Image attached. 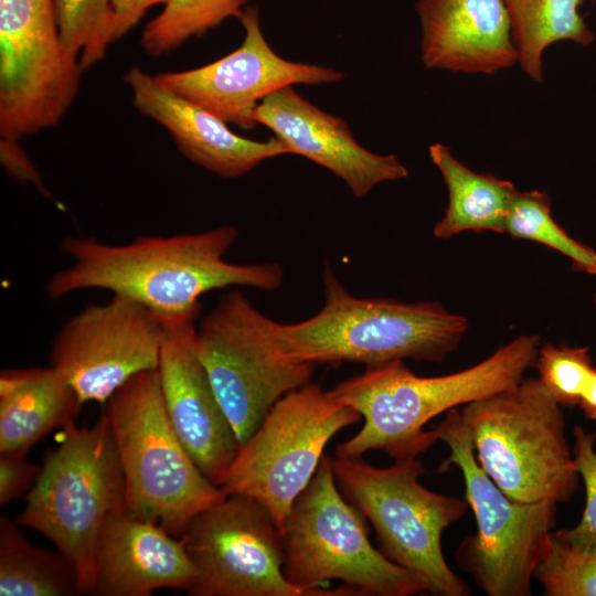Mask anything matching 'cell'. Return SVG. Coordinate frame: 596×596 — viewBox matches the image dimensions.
I'll list each match as a JSON object with an SVG mask.
<instances>
[{"label":"cell","instance_id":"44dd1931","mask_svg":"<svg viewBox=\"0 0 596 596\" xmlns=\"http://www.w3.org/2000/svg\"><path fill=\"white\" fill-rule=\"evenodd\" d=\"M447 187L448 203L434 235L449 238L466 231L504 233L510 204L518 189L511 181L471 170L444 143L428 148Z\"/></svg>","mask_w":596,"mask_h":596},{"label":"cell","instance_id":"836d02e7","mask_svg":"<svg viewBox=\"0 0 596 596\" xmlns=\"http://www.w3.org/2000/svg\"><path fill=\"white\" fill-rule=\"evenodd\" d=\"M594 302L596 304V294L594 295Z\"/></svg>","mask_w":596,"mask_h":596},{"label":"cell","instance_id":"5bb4252c","mask_svg":"<svg viewBox=\"0 0 596 596\" xmlns=\"http://www.w3.org/2000/svg\"><path fill=\"white\" fill-rule=\"evenodd\" d=\"M238 20L244 38L236 50L210 64L158 73L155 78L167 89L244 130L256 128V107L273 92L295 85H330L344 78L342 71L278 55L265 38L257 6L248 4Z\"/></svg>","mask_w":596,"mask_h":596},{"label":"cell","instance_id":"83f0119b","mask_svg":"<svg viewBox=\"0 0 596 596\" xmlns=\"http://www.w3.org/2000/svg\"><path fill=\"white\" fill-rule=\"evenodd\" d=\"M534 366L540 381L562 407H578L595 369L588 347L552 343L540 347Z\"/></svg>","mask_w":596,"mask_h":596},{"label":"cell","instance_id":"52a82bcc","mask_svg":"<svg viewBox=\"0 0 596 596\" xmlns=\"http://www.w3.org/2000/svg\"><path fill=\"white\" fill-rule=\"evenodd\" d=\"M126 487V510L181 538L201 510L226 494L199 469L169 419L158 369L105 403Z\"/></svg>","mask_w":596,"mask_h":596},{"label":"cell","instance_id":"e0dca14e","mask_svg":"<svg viewBox=\"0 0 596 596\" xmlns=\"http://www.w3.org/2000/svg\"><path fill=\"white\" fill-rule=\"evenodd\" d=\"M124 81L135 108L161 125L189 161L220 178L235 179L265 160L291 155L276 136L257 141L234 134L226 121L167 89L138 66L130 67Z\"/></svg>","mask_w":596,"mask_h":596},{"label":"cell","instance_id":"30bf717a","mask_svg":"<svg viewBox=\"0 0 596 596\" xmlns=\"http://www.w3.org/2000/svg\"><path fill=\"white\" fill-rule=\"evenodd\" d=\"M362 416L311 381L280 397L216 481L224 494L263 504L283 531L328 441Z\"/></svg>","mask_w":596,"mask_h":596},{"label":"cell","instance_id":"6da1fadb","mask_svg":"<svg viewBox=\"0 0 596 596\" xmlns=\"http://www.w3.org/2000/svg\"><path fill=\"white\" fill-rule=\"evenodd\" d=\"M237 236L232 225L200 233L143 235L117 245L95 237L66 236L61 251L71 264L49 278L45 294L57 300L78 290H108L140 302L160 317H171L201 307V296L211 290L279 288L284 280L279 264L224 259Z\"/></svg>","mask_w":596,"mask_h":596},{"label":"cell","instance_id":"484cf974","mask_svg":"<svg viewBox=\"0 0 596 596\" xmlns=\"http://www.w3.org/2000/svg\"><path fill=\"white\" fill-rule=\"evenodd\" d=\"M55 18L65 49L85 71L102 61L114 42L110 0H54Z\"/></svg>","mask_w":596,"mask_h":596},{"label":"cell","instance_id":"9a60e30c","mask_svg":"<svg viewBox=\"0 0 596 596\" xmlns=\"http://www.w3.org/2000/svg\"><path fill=\"white\" fill-rule=\"evenodd\" d=\"M200 310L161 317L164 338L158 371L172 427L199 469L216 485L240 443L198 353Z\"/></svg>","mask_w":596,"mask_h":596},{"label":"cell","instance_id":"ba28073f","mask_svg":"<svg viewBox=\"0 0 596 596\" xmlns=\"http://www.w3.org/2000/svg\"><path fill=\"white\" fill-rule=\"evenodd\" d=\"M331 465L341 494L371 522L379 550L389 560L418 577L432 595H470L441 547L444 531L469 508L465 498L425 488L418 480L425 469L417 457L377 468L362 457L336 456Z\"/></svg>","mask_w":596,"mask_h":596},{"label":"cell","instance_id":"d6a6232c","mask_svg":"<svg viewBox=\"0 0 596 596\" xmlns=\"http://www.w3.org/2000/svg\"><path fill=\"white\" fill-rule=\"evenodd\" d=\"M578 407L588 419H596V368L593 371L588 386L584 391Z\"/></svg>","mask_w":596,"mask_h":596},{"label":"cell","instance_id":"d4e9b609","mask_svg":"<svg viewBox=\"0 0 596 596\" xmlns=\"http://www.w3.org/2000/svg\"><path fill=\"white\" fill-rule=\"evenodd\" d=\"M504 233L543 244L568 257L574 270L596 275V251L571 237L554 221L547 192L518 190L510 204Z\"/></svg>","mask_w":596,"mask_h":596},{"label":"cell","instance_id":"e575fe53","mask_svg":"<svg viewBox=\"0 0 596 596\" xmlns=\"http://www.w3.org/2000/svg\"><path fill=\"white\" fill-rule=\"evenodd\" d=\"M589 1L596 2V0H589Z\"/></svg>","mask_w":596,"mask_h":596},{"label":"cell","instance_id":"4316f807","mask_svg":"<svg viewBox=\"0 0 596 596\" xmlns=\"http://www.w3.org/2000/svg\"><path fill=\"white\" fill-rule=\"evenodd\" d=\"M546 596H596V543L572 545L554 535L534 572Z\"/></svg>","mask_w":596,"mask_h":596},{"label":"cell","instance_id":"5b68a950","mask_svg":"<svg viewBox=\"0 0 596 596\" xmlns=\"http://www.w3.org/2000/svg\"><path fill=\"white\" fill-rule=\"evenodd\" d=\"M57 441L15 521L51 541L73 563L78 594L92 595L100 529L126 509L124 472L105 412L89 427L71 421Z\"/></svg>","mask_w":596,"mask_h":596},{"label":"cell","instance_id":"f1b7e54d","mask_svg":"<svg viewBox=\"0 0 596 596\" xmlns=\"http://www.w3.org/2000/svg\"><path fill=\"white\" fill-rule=\"evenodd\" d=\"M573 457L585 488V508L579 522L571 529L553 531L560 540L572 545L596 543V433L582 426L573 430Z\"/></svg>","mask_w":596,"mask_h":596},{"label":"cell","instance_id":"7402d4cb","mask_svg":"<svg viewBox=\"0 0 596 596\" xmlns=\"http://www.w3.org/2000/svg\"><path fill=\"white\" fill-rule=\"evenodd\" d=\"M507 9L518 64L535 83H543V53L571 41L587 46L595 34L579 12L584 0H502Z\"/></svg>","mask_w":596,"mask_h":596},{"label":"cell","instance_id":"3957f363","mask_svg":"<svg viewBox=\"0 0 596 596\" xmlns=\"http://www.w3.org/2000/svg\"><path fill=\"white\" fill-rule=\"evenodd\" d=\"M322 283L324 304L319 312L300 322L278 323L279 348L290 359L365 366L405 359L441 363L469 328L465 316L437 301L355 297L328 263Z\"/></svg>","mask_w":596,"mask_h":596},{"label":"cell","instance_id":"7a4b0ae2","mask_svg":"<svg viewBox=\"0 0 596 596\" xmlns=\"http://www.w3.org/2000/svg\"><path fill=\"white\" fill-rule=\"evenodd\" d=\"M539 349L538 334H522L481 362L440 376H418L404 360L366 365L329 391L364 418L359 433L337 446L336 456L381 450L394 460L418 457L438 440L434 429L424 428L430 419L519 383Z\"/></svg>","mask_w":596,"mask_h":596},{"label":"cell","instance_id":"603a6c76","mask_svg":"<svg viewBox=\"0 0 596 596\" xmlns=\"http://www.w3.org/2000/svg\"><path fill=\"white\" fill-rule=\"evenodd\" d=\"M20 526L8 517H0V595H79L73 563L60 551L33 545Z\"/></svg>","mask_w":596,"mask_h":596},{"label":"cell","instance_id":"7c38bea8","mask_svg":"<svg viewBox=\"0 0 596 596\" xmlns=\"http://www.w3.org/2000/svg\"><path fill=\"white\" fill-rule=\"evenodd\" d=\"M195 567L192 596H309L284 573L281 532L255 499L228 494L201 510L180 538Z\"/></svg>","mask_w":596,"mask_h":596},{"label":"cell","instance_id":"f546056e","mask_svg":"<svg viewBox=\"0 0 596 596\" xmlns=\"http://www.w3.org/2000/svg\"><path fill=\"white\" fill-rule=\"evenodd\" d=\"M42 466L25 458V454H6L0 457V505L29 492Z\"/></svg>","mask_w":596,"mask_h":596},{"label":"cell","instance_id":"2e32d148","mask_svg":"<svg viewBox=\"0 0 596 596\" xmlns=\"http://www.w3.org/2000/svg\"><path fill=\"white\" fill-rule=\"evenodd\" d=\"M255 119L291 151L329 170L355 198L374 187L408 175L395 155H380L359 143L349 125L302 97L294 86L266 96L256 107Z\"/></svg>","mask_w":596,"mask_h":596},{"label":"cell","instance_id":"4fadbf2b","mask_svg":"<svg viewBox=\"0 0 596 596\" xmlns=\"http://www.w3.org/2000/svg\"><path fill=\"white\" fill-rule=\"evenodd\" d=\"M163 319L121 295L92 304L70 317L51 345V366L81 404L107 400L132 376L158 369Z\"/></svg>","mask_w":596,"mask_h":596},{"label":"cell","instance_id":"4dcf8cb0","mask_svg":"<svg viewBox=\"0 0 596 596\" xmlns=\"http://www.w3.org/2000/svg\"><path fill=\"white\" fill-rule=\"evenodd\" d=\"M0 160L6 171L14 179L22 183H31L49 195L35 164L18 140L0 138Z\"/></svg>","mask_w":596,"mask_h":596},{"label":"cell","instance_id":"8992f818","mask_svg":"<svg viewBox=\"0 0 596 596\" xmlns=\"http://www.w3.org/2000/svg\"><path fill=\"white\" fill-rule=\"evenodd\" d=\"M460 415L478 464L512 500L566 503L578 490L562 406L539 377L467 403Z\"/></svg>","mask_w":596,"mask_h":596},{"label":"cell","instance_id":"d6986e66","mask_svg":"<svg viewBox=\"0 0 596 596\" xmlns=\"http://www.w3.org/2000/svg\"><path fill=\"white\" fill-rule=\"evenodd\" d=\"M195 567L180 538L126 509L104 522L95 549L92 595L148 596L161 588L188 592Z\"/></svg>","mask_w":596,"mask_h":596},{"label":"cell","instance_id":"9c48e42d","mask_svg":"<svg viewBox=\"0 0 596 596\" xmlns=\"http://www.w3.org/2000/svg\"><path fill=\"white\" fill-rule=\"evenodd\" d=\"M434 430L450 450L440 470L454 466L461 471L477 524L456 549L458 566L489 596H530L534 572L551 544L557 504L509 498L478 464L457 407Z\"/></svg>","mask_w":596,"mask_h":596},{"label":"cell","instance_id":"ffe728a7","mask_svg":"<svg viewBox=\"0 0 596 596\" xmlns=\"http://www.w3.org/2000/svg\"><path fill=\"white\" fill-rule=\"evenodd\" d=\"M82 404L51 365L0 374V454H26L51 430L74 421Z\"/></svg>","mask_w":596,"mask_h":596},{"label":"cell","instance_id":"277c9868","mask_svg":"<svg viewBox=\"0 0 596 596\" xmlns=\"http://www.w3.org/2000/svg\"><path fill=\"white\" fill-rule=\"evenodd\" d=\"M364 517L341 494L322 457L285 521L284 573L309 596H412L425 584L375 549Z\"/></svg>","mask_w":596,"mask_h":596},{"label":"cell","instance_id":"1f68e13d","mask_svg":"<svg viewBox=\"0 0 596 596\" xmlns=\"http://www.w3.org/2000/svg\"><path fill=\"white\" fill-rule=\"evenodd\" d=\"M114 9V41L121 39L136 26L146 12L168 0H110Z\"/></svg>","mask_w":596,"mask_h":596},{"label":"cell","instance_id":"cb8c5ba5","mask_svg":"<svg viewBox=\"0 0 596 596\" xmlns=\"http://www.w3.org/2000/svg\"><path fill=\"white\" fill-rule=\"evenodd\" d=\"M248 0H168L141 33V46L151 56L168 54L228 18H240Z\"/></svg>","mask_w":596,"mask_h":596},{"label":"cell","instance_id":"8fae6325","mask_svg":"<svg viewBox=\"0 0 596 596\" xmlns=\"http://www.w3.org/2000/svg\"><path fill=\"white\" fill-rule=\"evenodd\" d=\"M278 323L232 289L196 327L198 353L240 446L280 397L313 374L315 364L281 352Z\"/></svg>","mask_w":596,"mask_h":596},{"label":"cell","instance_id":"ac0fdd59","mask_svg":"<svg viewBox=\"0 0 596 596\" xmlns=\"http://www.w3.org/2000/svg\"><path fill=\"white\" fill-rule=\"evenodd\" d=\"M415 10L426 68L493 75L518 64L502 0H417Z\"/></svg>","mask_w":596,"mask_h":596}]
</instances>
